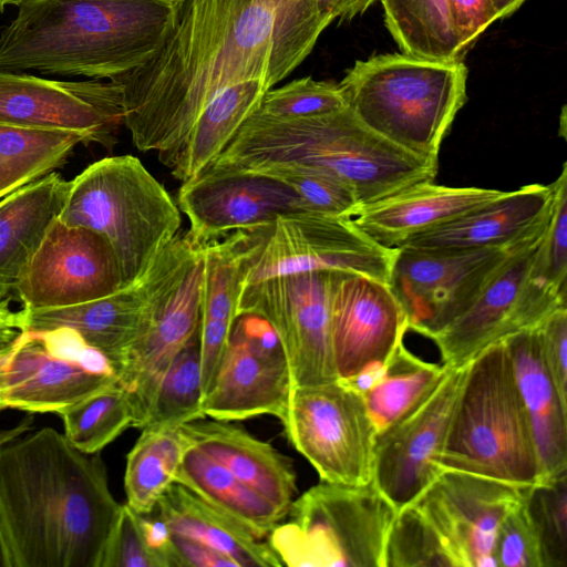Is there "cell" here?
I'll use <instances>...</instances> for the list:
<instances>
[{
	"mask_svg": "<svg viewBox=\"0 0 567 567\" xmlns=\"http://www.w3.org/2000/svg\"><path fill=\"white\" fill-rule=\"evenodd\" d=\"M331 22L318 0H181L174 28L144 65L112 79L124 126L168 171L205 107L226 87L272 89L313 50Z\"/></svg>",
	"mask_w": 567,
	"mask_h": 567,
	"instance_id": "6da1fadb",
	"label": "cell"
},
{
	"mask_svg": "<svg viewBox=\"0 0 567 567\" xmlns=\"http://www.w3.org/2000/svg\"><path fill=\"white\" fill-rule=\"evenodd\" d=\"M121 507L101 453L53 427L0 447L2 567H101Z\"/></svg>",
	"mask_w": 567,
	"mask_h": 567,
	"instance_id": "7a4b0ae2",
	"label": "cell"
},
{
	"mask_svg": "<svg viewBox=\"0 0 567 567\" xmlns=\"http://www.w3.org/2000/svg\"><path fill=\"white\" fill-rule=\"evenodd\" d=\"M181 0H27L0 33V70L114 79L144 65Z\"/></svg>",
	"mask_w": 567,
	"mask_h": 567,
	"instance_id": "3957f363",
	"label": "cell"
},
{
	"mask_svg": "<svg viewBox=\"0 0 567 567\" xmlns=\"http://www.w3.org/2000/svg\"><path fill=\"white\" fill-rule=\"evenodd\" d=\"M281 166L329 175L349 187L359 205L433 182L437 174L436 159L389 142L348 106L299 118H275L256 111L207 168L259 173Z\"/></svg>",
	"mask_w": 567,
	"mask_h": 567,
	"instance_id": "277c9868",
	"label": "cell"
},
{
	"mask_svg": "<svg viewBox=\"0 0 567 567\" xmlns=\"http://www.w3.org/2000/svg\"><path fill=\"white\" fill-rule=\"evenodd\" d=\"M466 80L462 59L392 53L355 61L338 84L347 106L365 126L404 151L437 161L467 100Z\"/></svg>",
	"mask_w": 567,
	"mask_h": 567,
	"instance_id": "5b68a950",
	"label": "cell"
},
{
	"mask_svg": "<svg viewBox=\"0 0 567 567\" xmlns=\"http://www.w3.org/2000/svg\"><path fill=\"white\" fill-rule=\"evenodd\" d=\"M439 466L522 487L539 484L534 435L504 340L467 363Z\"/></svg>",
	"mask_w": 567,
	"mask_h": 567,
	"instance_id": "8992f818",
	"label": "cell"
},
{
	"mask_svg": "<svg viewBox=\"0 0 567 567\" xmlns=\"http://www.w3.org/2000/svg\"><path fill=\"white\" fill-rule=\"evenodd\" d=\"M59 219L95 230L107 239L122 287L146 270L182 225L177 204L132 155L102 158L70 181Z\"/></svg>",
	"mask_w": 567,
	"mask_h": 567,
	"instance_id": "52a82bcc",
	"label": "cell"
},
{
	"mask_svg": "<svg viewBox=\"0 0 567 567\" xmlns=\"http://www.w3.org/2000/svg\"><path fill=\"white\" fill-rule=\"evenodd\" d=\"M398 514L373 480L343 485L321 481L296 497L267 542L282 566L384 567Z\"/></svg>",
	"mask_w": 567,
	"mask_h": 567,
	"instance_id": "ba28073f",
	"label": "cell"
},
{
	"mask_svg": "<svg viewBox=\"0 0 567 567\" xmlns=\"http://www.w3.org/2000/svg\"><path fill=\"white\" fill-rule=\"evenodd\" d=\"M117 382L110 361L74 330H25L0 364V411L59 415Z\"/></svg>",
	"mask_w": 567,
	"mask_h": 567,
	"instance_id": "9c48e42d",
	"label": "cell"
},
{
	"mask_svg": "<svg viewBox=\"0 0 567 567\" xmlns=\"http://www.w3.org/2000/svg\"><path fill=\"white\" fill-rule=\"evenodd\" d=\"M280 422L321 481L361 485L373 480L377 430L364 396L344 382L291 388Z\"/></svg>",
	"mask_w": 567,
	"mask_h": 567,
	"instance_id": "30bf717a",
	"label": "cell"
},
{
	"mask_svg": "<svg viewBox=\"0 0 567 567\" xmlns=\"http://www.w3.org/2000/svg\"><path fill=\"white\" fill-rule=\"evenodd\" d=\"M197 248L179 231L138 278L109 296L61 308H22L23 331L72 329L110 361L117 378L156 303L179 279Z\"/></svg>",
	"mask_w": 567,
	"mask_h": 567,
	"instance_id": "8fae6325",
	"label": "cell"
},
{
	"mask_svg": "<svg viewBox=\"0 0 567 567\" xmlns=\"http://www.w3.org/2000/svg\"><path fill=\"white\" fill-rule=\"evenodd\" d=\"M544 229L505 247L395 249L388 286L406 315L409 330L430 339L444 330L472 306L512 251Z\"/></svg>",
	"mask_w": 567,
	"mask_h": 567,
	"instance_id": "7c38bea8",
	"label": "cell"
},
{
	"mask_svg": "<svg viewBox=\"0 0 567 567\" xmlns=\"http://www.w3.org/2000/svg\"><path fill=\"white\" fill-rule=\"evenodd\" d=\"M332 274L274 276L243 290L239 317L257 316L272 328L287 359L291 388L338 380L330 331Z\"/></svg>",
	"mask_w": 567,
	"mask_h": 567,
	"instance_id": "4fadbf2b",
	"label": "cell"
},
{
	"mask_svg": "<svg viewBox=\"0 0 567 567\" xmlns=\"http://www.w3.org/2000/svg\"><path fill=\"white\" fill-rule=\"evenodd\" d=\"M543 231L513 250L472 306L432 338L443 364L460 368L487 347L536 328L554 310L567 306V295L532 276Z\"/></svg>",
	"mask_w": 567,
	"mask_h": 567,
	"instance_id": "5bb4252c",
	"label": "cell"
},
{
	"mask_svg": "<svg viewBox=\"0 0 567 567\" xmlns=\"http://www.w3.org/2000/svg\"><path fill=\"white\" fill-rule=\"evenodd\" d=\"M394 252L368 238L346 217L285 214L267 224L245 286L316 270L351 271L388 285Z\"/></svg>",
	"mask_w": 567,
	"mask_h": 567,
	"instance_id": "9a60e30c",
	"label": "cell"
},
{
	"mask_svg": "<svg viewBox=\"0 0 567 567\" xmlns=\"http://www.w3.org/2000/svg\"><path fill=\"white\" fill-rule=\"evenodd\" d=\"M0 123L78 131L112 151L124 125L122 89L112 80L58 81L0 70Z\"/></svg>",
	"mask_w": 567,
	"mask_h": 567,
	"instance_id": "2e32d148",
	"label": "cell"
},
{
	"mask_svg": "<svg viewBox=\"0 0 567 567\" xmlns=\"http://www.w3.org/2000/svg\"><path fill=\"white\" fill-rule=\"evenodd\" d=\"M291 390L281 344L269 323L240 316L217 374L203 400L206 417L244 421L261 415L281 419Z\"/></svg>",
	"mask_w": 567,
	"mask_h": 567,
	"instance_id": "e0dca14e",
	"label": "cell"
},
{
	"mask_svg": "<svg viewBox=\"0 0 567 567\" xmlns=\"http://www.w3.org/2000/svg\"><path fill=\"white\" fill-rule=\"evenodd\" d=\"M466 365L452 368L423 403L375 436L373 482L398 512L442 472L439 458Z\"/></svg>",
	"mask_w": 567,
	"mask_h": 567,
	"instance_id": "ac0fdd59",
	"label": "cell"
},
{
	"mask_svg": "<svg viewBox=\"0 0 567 567\" xmlns=\"http://www.w3.org/2000/svg\"><path fill=\"white\" fill-rule=\"evenodd\" d=\"M529 487L442 470L413 504L436 529L456 567H496L499 524Z\"/></svg>",
	"mask_w": 567,
	"mask_h": 567,
	"instance_id": "d6986e66",
	"label": "cell"
},
{
	"mask_svg": "<svg viewBox=\"0 0 567 567\" xmlns=\"http://www.w3.org/2000/svg\"><path fill=\"white\" fill-rule=\"evenodd\" d=\"M120 268L107 239L82 226L53 223L16 293L25 309L74 306L115 292Z\"/></svg>",
	"mask_w": 567,
	"mask_h": 567,
	"instance_id": "ffe728a7",
	"label": "cell"
},
{
	"mask_svg": "<svg viewBox=\"0 0 567 567\" xmlns=\"http://www.w3.org/2000/svg\"><path fill=\"white\" fill-rule=\"evenodd\" d=\"M176 204L189 220L186 236L199 248L285 214L312 213L285 183L247 172L205 169L182 183Z\"/></svg>",
	"mask_w": 567,
	"mask_h": 567,
	"instance_id": "44dd1931",
	"label": "cell"
},
{
	"mask_svg": "<svg viewBox=\"0 0 567 567\" xmlns=\"http://www.w3.org/2000/svg\"><path fill=\"white\" fill-rule=\"evenodd\" d=\"M409 330L406 315L389 286L351 271H333L330 331L338 380L386 363Z\"/></svg>",
	"mask_w": 567,
	"mask_h": 567,
	"instance_id": "7402d4cb",
	"label": "cell"
},
{
	"mask_svg": "<svg viewBox=\"0 0 567 567\" xmlns=\"http://www.w3.org/2000/svg\"><path fill=\"white\" fill-rule=\"evenodd\" d=\"M204 255L198 248L179 279L156 303L145 332L117 373L142 429L156 390L173 360L197 332L200 319Z\"/></svg>",
	"mask_w": 567,
	"mask_h": 567,
	"instance_id": "603a6c76",
	"label": "cell"
},
{
	"mask_svg": "<svg viewBox=\"0 0 567 567\" xmlns=\"http://www.w3.org/2000/svg\"><path fill=\"white\" fill-rule=\"evenodd\" d=\"M267 224L239 229L203 247L204 280L198 336L204 396L239 318L238 306Z\"/></svg>",
	"mask_w": 567,
	"mask_h": 567,
	"instance_id": "cb8c5ba5",
	"label": "cell"
},
{
	"mask_svg": "<svg viewBox=\"0 0 567 567\" xmlns=\"http://www.w3.org/2000/svg\"><path fill=\"white\" fill-rule=\"evenodd\" d=\"M551 196V183L504 190L499 196L409 238L401 247L466 250L514 245L546 226Z\"/></svg>",
	"mask_w": 567,
	"mask_h": 567,
	"instance_id": "d4e9b609",
	"label": "cell"
},
{
	"mask_svg": "<svg viewBox=\"0 0 567 567\" xmlns=\"http://www.w3.org/2000/svg\"><path fill=\"white\" fill-rule=\"evenodd\" d=\"M503 192L423 182L359 205L347 218L379 246L398 249L409 238L446 223Z\"/></svg>",
	"mask_w": 567,
	"mask_h": 567,
	"instance_id": "484cf974",
	"label": "cell"
},
{
	"mask_svg": "<svg viewBox=\"0 0 567 567\" xmlns=\"http://www.w3.org/2000/svg\"><path fill=\"white\" fill-rule=\"evenodd\" d=\"M189 443L287 515L297 495L292 460L228 421L203 417L181 427Z\"/></svg>",
	"mask_w": 567,
	"mask_h": 567,
	"instance_id": "4316f807",
	"label": "cell"
},
{
	"mask_svg": "<svg viewBox=\"0 0 567 567\" xmlns=\"http://www.w3.org/2000/svg\"><path fill=\"white\" fill-rule=\"evenodd\" d=\"M504 341L532 426L539 483L553 481L567 474V403L545 364L537 328L517 332Z\"/></svg>",
	"mask_w": 567,
	"mask_h": 567,
	"instance_id": "83f0119b",
	"label": "cell"
},
{
	"mask_svg": "<svg viewBox=\"0 0 567 567\" xmlns=\"http://www.w3.org/2000/svg\"><path fill=\"white\" fill-rule=\"evenodd\" d=\"M70 181L51 172L0 199V292H16L33 256L59 218Z\"/></svg>",
	"mask_w": 567,
	"mask_h": 567,
	"instance_id": "f1b7e54d",
	"label": "cell"
},
{
	"mask_svg": "<svg viewBox=\"0 0 567 567\" xmlns=\"http://www.w3.org/2000/svg\"><path fill=\"white\" fill-rule=\"evenodd\" d=\"M157 517L177 535L200 542L237 567H281L268 542L257 538L185 486L174 482L157 503Z\"/></svg>",
	"mask_w": 567,
	"mask_h": 567,
	"instance_id": "f546056e",
	"label": "cell"
},
{
	"mask_svg": "<svg viewBox=\"0 0 567 567\" xmlns=\"http://www.w3.org/2000/svg\"><path fill=\"white\" fill-rule=\"evenodd\" d=\"M175 482L259 539L267 538L286 517L274 503L192 444L183 456Z\"/></svg>",
	"mask_w": 567,
	"mask_h": 567,
	"instance_id": "4dcf8cb0",
	"label": "cell"
},
{
	"mask_svg": "<svg viewBox=\"0 0 567 567\" xmlns=\"http://www.w3.org/2000/svg\"><path fill=\"white\" fill-rule=\"evenodd\" d=\"M268 90L265 82L254 80L233 84L215 96L194 124L169 169L172 176L183 183L205 171L258 110Z\"/></svg>",
	"mask_w": 567,
	"mask_h": 567,
	"instance_id": "1f68e13d",
	"label": "cell"
},
{
	"mask_svg": "<svg viewBox=\"0 0 567 567\" xmlns=\"http://www.w3.org/2000/svg\"><path fill=\"white\" fill-rule=\"evenodd\" d=\"M85 133L0 123V199L61 168Z\"/></svg>",
	"mask_w": 567,
	"mask_h": 567,
	"instance_id": "d6a6232c",
	"label": "cell"
},
{
	"mask_svg": "<svg viewBox=\"0 0 567 567\" xmlns=\"http://www.w3.org/2000/svg\"><path fill=\"white\" fill-rule=\"evenodd\" d=\"M190 445L181 429L143 427L126 455V504L142 515L152 514L175 482L183 456Z\"/></svg>",
	"mask_w": 567,
	"mask_h": 567,
	"instance_id": "836d02e7",
	"label": "cell"
},
{
	"mask_svg": "<svg viewBox=\"0 0 567 567\" xmlns=\"http://www.w3.org/2000/svg\"><path fill=\"white\" fill-rule=\"evenodd\" d=\"M451 369L420 359L400 342L382 378L363 395L377 434L423 403Z\"/></svg>",
	"mask_w": 567,
	"mask_h": 567,
	"instance_id": "e575fe53",
	"label": "cell"
},
{
	"mask_svg": "<svg viewBox=\"0 0 567 567\" xmlns=\"http://www.w3.org/2000/svg\"><path fill=\"white\" fill-rule=\"evenodd\" d=\"M388 30L402 53L453 61L465 52L451 25L447 0H379Z\"/></svg>",
	"mask_w": 567,
	"mask_h": 567,
	"instance_id": "d590c367",
	"label": "cell"
},
{
	"mask_svg": "<svg viewBox=\"0 0 567 567\" xmlns=\"http://www.w3.org/2000/svg\"><path fill=\"white\" fill-rule=\"evenodd\" d=\"M59 416L66 440L85 454L101 453L135 423L131 395L118 382L64 410Z\"/></svg>",
	"mask_w": 567,
	"mask_h": 567,
	"instance_id": "8d00e7d4",
	"label": "cell"
},
{
	"mask_svg": "<svg viewBox=\"0 0 567 567\" xmlns=\"http://www.w3.org/2000/svg\"><path fill=\"white\" fill-rule=\"evenodd\" d=\"M198 330L166 370L143 427L177 429L206 417ZM141 429V430H142Z\"/></svg>",
	"mask_w": 567,
	"mask_h": 567,
	"instance_id": "74e56055",
	"label": "cell"
},
{
	"mask_svg": "<svg viewBox=\"0 0 567 567\" xmlns=\"http://www.w3.org/2000/svg\"><path fill=\"white\" fill-rule=\"evenodd\" d=\"M456 567L441 536L411 504L400 509L389 532L384 567Z\"/></svg>",
	"mask_w": 567,
	"mask_h": 567,
	"instance_id": "f35d334b",
	"label": "cell"
},
{
	"mask_svg": "<svg viewBox=\"0 0 567 567\" xmlns=\"http://www.w3.org/2000/svg\"><path fill=\"white\" fill-rule=\"evenodd\" d=\"M553 196L546 227L532 262V276L567 295V166L551 183Z\"/></svg>",
	"mask_w": 567,
	"mask_h": 567,
	"instance_id": "ab89813d",
	"label": "cell"
},
{
	"mask_svg": "<svg viewBox=\"0 0 567 567\" xmlns=\"http://www.w3.org/2000/svg\"><path fill=\"white\" fill-rule=\"evenodd\" d=\"M346 106L339 84L306 76L268 90L257 112L275 118H299L336 112Z\"/></svg>",
	"mask_w": 567,
	"mask_h": 567,
	"instance_id": "60d3db41",
	"label": "cell"
},
{
	"mask_svg": "<svg viewBox=\"0 0 567 567\" xmlns=\"http://www.w3.org/2000/svg\"><path fill=\"white\" fill-rule=\"evenodd\" d=\"M567 474L530 486L527 504L540 534L547 567L567 566Z\"/></svg>",
	"mask_w": 567,
	"mask_h": 567,
	"instance_id": "b9f144b4",
	"label": "cell"
},
{
	"mask_svg": "<svg viewBox=\"0 0 567 567\" xmlns=\"http://www.w3.org/2000/svg\"><path fill=\"white\" fill-rule=\"evenodd\" d=\"M288 185L316 214L348 217L358 206L352 190L338 179L303 167L281 166L256 173Z\"/></svg>",
	"mask_w": 567,
	"mask_h": 567,
	"instance_id": "7bdbcfd3",
	"label": "cell"
},
{
	"mask_svg": "<svg viewBox=\"0 0 567 567\" xmlns=\"http://www.w3.org/2000/svg\"><path fill=\"white\" fill-rule=\"evenodd\" d=\"M527 493L499 524L494 547L496 567H547L543 540L528 508Z\"/></svg>",
	"mask_w": 567,
	"mask_h": 567,
	"instance_id": "ee69618b",
	"label": "cell"
},
{
	"mask_svg": "<svg viewBox=\"0 0 567 567\" xmlns=\"http://www.w3.org/2000/svg\"><path fill=\"white\" fill-rule=\"evenodd\" d=\"M101 567H166L148 538L144 515L122 504Z\"/></svg>",
	"mask_w": 567,
	"mask_h": 567,
	"instance_id": "f6af8a7d",
	"label": "cell"
},
{
	"mask_svg": "<svg viewBox=\"0 0 567 567\" xmlns=\"http://www.w3.org/2000/svg\"><path fill=\"white\" fill-rule=\"evenodd\" d=\"M536 328L547 370L567 403V306L554 310Z\"/></svg>",
	"mask_w": 567,
	"mask_h": 567,
	"instance_id": "bcb514c9",
	"label": "cell"
},
{
	"mask_svg": "<svg viewBox=\"0 0 567 567\" xmlns=\"http://www.w3.org/2000/svg\"><path fill=\"white\" fill-rule=\"evenodd\" d=\"M453 32L465 51L496 20L493 0H447Z\"/></svg>",
	"mask_w": 567,
	"mask_h": 567,
	"instance_id": "7dc6e473",
	"label": "cell"
},
{
	"mask_svg": "<svg viewBox=\"0 0 567 567\" xmlns=\"http://www.w3.org/2000/svg\"><path fill=\"white\" fill-rule=\"evenodd\" d=\"M168 567H237L216 549L190 538L169 532L166 544Z\"/></svg>",
	"mask_w": 567,
	"mask_h": 567,
	"instance_id": "c3c4849f",
	"label": "cell"
},
{
	"mask_svg": "<svg viewBox=\"0 0 567 567\" xmlns=\"http://www.w3.org/2000/svg\"><path fill=\"white\" fill-rule=\"evenodd\" d=\"M24 311L10 307V297L0 292V348L12 343L24 330Z\"/></svg>",
	"mask_w": 567,
	"mask_h": 567,
	"instance_id": "681fc988",
	"label": "cell"
},
{
	"mask_svg": "<svg viewBox=\"0 0 567 567\" xmlns=\"http://www.w3.org/2000/svg\"><path fill=\"white\" fill-rule=\"evenodd\" d=\"M379 0H318L319 10L330 22L348 21L365 12Z\"/></svg>",
	"mask_w": 567,
	"mask_h": 567,
	"instance_id": "f907efd6",
	"label": "cell"
},
{
	"mask_svg": "<svg viewBox=\"0 0 567 567\" xmlns=\"http://www.w3.org/2000/svg\"><path fill=\"white\" fill-rule=\"evenodd\" d=\"M526 0H493L498 19L513 14Z\"/></svg>",
	"mask_w": 567,
	"mask_h": 567,
	"instance_id": "816d5d0a",
	"label": "cell"
},
{
	"mask_svg": "<svg viewBox=\"0 0 567 567\" xmlns=\"http://www.w3.org/2000/svg\"><path fill=\"white\" fill-rule=\"evenodd\" d=\"M27 0H0V12H3L7 6H21Z\"/></svg>",
	"mask_w": 567,
	"mask_h": 567,
	"instance_id": "f5cc1de1",
	"label": "cell"
},
{
	"mask_svg": "<svg viewBox=\"0 0 567 567\" xmlns=\"http://www.w3.org/2000/svg\"><path fill=\"white\" fill-rule=\"evenodd\" d=\"M10 344H11V343H10ZM10 344H8V346H6V347H1V348H0V364H1V362H2V360H3V358H4V355L7 354V352H8V349H9V347H10Z\"/></svg>",
	"mask_w": 567,
	"mask_h": 567,
	"instance_id": "db71d44e",
	"label": "cell"
},
{
	"mask_svg": "<svg viewBox=\"0 0 567 567\" xmlns=\"http://www.w3.org/2000/svg\"><path fill=\"white\" fill-rule=\"evenodd\" d=\"M0 566L2 567V563H1V556H0Z\"/></svg>",
	"mask_w": 567,
	"mask_h": 567,
	"instance_id": "11a10c76",
	"label": "cell"
}]
</instances>
